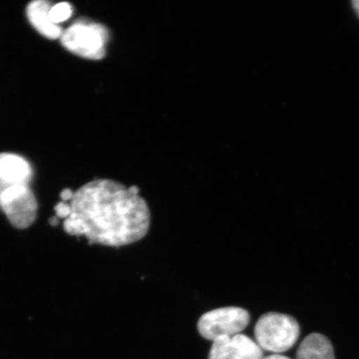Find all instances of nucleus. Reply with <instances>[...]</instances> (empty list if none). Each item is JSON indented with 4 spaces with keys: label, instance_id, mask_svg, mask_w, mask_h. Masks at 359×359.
<instances>
[{
    "label": "nucleus",
    "instance_id": "obj_1",
    "mask_svg": "<svg viewBox=\"0 0 359 359\" xmlns=\"http://www.w3.org/2000/svg\"><path fill=\"white\" fill-rule=\"evenodd\" d=\"M140 190L109 179L85 184L74 193L64 221L67 234L85 236L89 244L111 247L141 241L149 231L151 212Z\"/></svg>",
    "mask_w": 359,
    "mask_h": 359
},
{
    "label": "nucleus",
    "instance_id": "obj_7",
    "mask_svg": "<svg viewBox=\"0 0 359 359\" xmlns=\"http://www.w3.org/2000/svg\"><path fill=\"white\" fill-rule=\"evenodd\" d=\"M32 176V168L22 157L0 154V182L11 186H28Z\"/></svg>",
    "mask_w": 359,
    "mask_h": 359
},
{
    "label": "nucleus",
    "instance_id": "obj_8",
    "mask_svg": "<svg viewBox=\"0 0 359 359\" xmlns=\"http://www.w3.org/2000/svg\"><path fill=\"white\" fill-rule=\"evenodd\" d=\"M50 4L43 0H36L27 7V16L39 34L49 39H60L62 30L60 26L53 24L49 20Z\"/></svg>",
    "mask_w": 359,
    "mask_h": 359
},
{
    "label": "nucleus",
    "instance_id": "obj_2",
    "mask_svg": "<svg viewBox=\"0 0 359 359\" xmlns=\"http://www.w3.org/2000/svg\"><path fill=\"white\" fill-rule=\"evenodd\" d=\"M255 335L260 348L277 354L287 351L297 342L299 326L287 314L268 313L259 318Z\"/></svg>",
    "mask_w": 359,
    "mask_h": 359
},
{
    "label": "nucleus",
    "instance_id": "obj_9",
    "mask_svg": "<svg viewBox=\"0 0 359 359\" xmlns=\"http://www.w3.org/2000/svg\"><path fill=\"white\" fill-rule=\"evenodd\" d=\"M296 359H335L334 348L325 336L309 334L299 345Z\"/></svg>",
    "mask_w": 359,
    "mask_h": 359
},
{
    "label": "nucleus",
    "instance_id": "obj_5",
    "mask_svg": "<svg viewBox=\"0 0 359 359\" xmlns=\"http://www.w3.org/2000/svg\"><path fill=\"white\" fill-rule=\"evenodd\" d=\"M248 311L240 307H224L205 313L198 321V331L204 339L215 340L219 337L239 334L248 326Z\"/></svg>",
    "mask_w": 359,
    "mask_h": 359
},
{
    "label": "nucleus",
    "instance_id": "obj_10",
    "mask_svg": "<svg viewBox=\"0 0 359 359\" xmlns=\"http://www.w3.org/2000/svg\"><path fill=\"white\" fill-rule=\"evenodd\" d=\"M73 13V8L69 3H60L51 7L49 11V20L55 25L69 20Z\"/></svg>",
    "mask_w": 359,
    "mask_h": 359
},
{
    "label": "nucleus",
    "instance_id": "obj_11",
    "mask_svg": "<svg viewBox=\"0 0 359 359\" xmlns=\"http://www.w3.org/2000/svg\"><path fill=\"white\" fill-rule=\"evenodd\" d=\"M55 210L57 219H65L69 217L70 213L69 204L64 201L60 202L55 206Z\"/></svg>",
    "mask_w": 359,
    "mask_h": 359
},
{
    "label": "nucleus",
    "instance_id": "obj_4",
    "mask_svg": "<svg viewBox=\"0 0 359 359\" xmlns=\"http://www.w3.org/2000/svg\"><path fill=\"white\" fill-rule=\"evenodd\" d=\"M0 209L13 227L24 230L35 222L38 202L29 186H11L0 182Z\"/></svg>",
    "mask_w": 359,
    "mask_h": 359
},
{
    "label": "nucleus",
    "instance_id": "obj_3",
    "mask_svg": "<svg viewBox=\"0 0 359 359\" xmlns=\"http://www.w3.org/2000/svg\"><path fill=\"white\" fill-rule=\"evenodd\" d=\"M60 40L62 46L74 55L100 60L106 55L109 33L102 25L81 20L62 32Z\"/></svg>",
    "mask_w": 359,
    "mask_h": 359
},
{
    "label": "nucleus",
    "instance_id": "obj_14",
    "mask_svg": "<svg viewBox=\"0 0 359 359\" xmlns=\"http://www.w3.org/2000/svg\"><path fill=\"white\" fill-rule=\"evenodd\" d=\"M352 4L354 11H355L357 15L359 18V0H353Z\"/></svg>",
    "mask_w": 359,
    "mask_h": 359
},
{
    "label": "nucleus",
    "instance_id": "obj_13",
    "mask_svg": "<svg viewBox=\"0 0 359 359\" xmlns=\"http://www.w3.org/2000/svg\"><path fill=\"white\" fill-rule=\"evenodd\" d=\"M263 359H290L288 357L280 355V354H272V355H269L266 358H264Z\"/></svg>",
    "mask_w": 359,
    "mask_h": 359
},
{
    "label": "nucleus",
    "instance_id": "obj_15",
    "mask_svg": "<svg viewBox=\"0 0 359 359\" xmlns=\"http://www.w3.org/2000/svg\"><path fill=\"white\" fill-rule=\"evenodd\" d=\"M50 224L52 226H55L56 224H58V219L57 217H53L50 219Z\"/></svg>",
    "mask_w": 359,
    "mask_h": 359
},
{
    "label": "nucleus",
    "instance_id": "obj_12",
    "mask_svg": "<svg viewBox=\"0 0 359 359\" xmlns=\"http://www.w3.org/2000/svg\"><path fill=\"white\" fill-rule=\"evenodd\" d=\"M74 193L70 189H65L61 192L60 197L62 201H70L73 198Z\"/></svg>",
    "mask_w": 359,
    "mask_h": 359
},
{
    "label": "nucleus",
    "instance_id": "obj_6",
    "mask_svg": "<svg viewBox=\"0 0 359 359\" xmlns=\"http://www.w3.org/2000/svg\"><path fill=\"white\" fill-rule=\"evenodd\" d=\"M263 349L250 337L239 334L213 340L209 359H263Z\"/></svg>",
    "mask_w": 359,
    "mask_h": 359
}]
</instances>
